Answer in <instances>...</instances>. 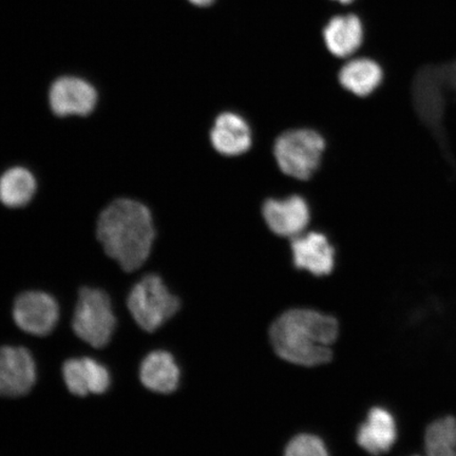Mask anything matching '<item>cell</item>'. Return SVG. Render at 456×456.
Returning <instances> with one entry per match:
<instances>
[{"label": "cell", "instance_id": "e0dca14e", "mask_svg": "<svg viewBox=\"0 0 456 456\" xmlns=\"http://www.w3.org/2000/svg\"><path fill=\"white\" fill-rule=\"evenodd\" d=\"M36 176L24 167H12L0 176V202L10 208L26 207L36 195Z\"/></svg>", "mask_w": 456, "mask_h": 456}, {"label": "cell", "instance_id": "44dd1931", "mask_svg": "<svg viewBox=\"0 0 456 456\" xmlns=\"http://www.w3.org/2000/svg\"><path fill=\"white\" fill-rule=\"evenodd\" d=\"M335 2L340 3L342 4H349L354 2V0H335Z\"/></svg>", "mask_w": 456, "mask_h": 456}, {"label": "cell", "instance_id": "7a4b0ae2", "mask_svg": "<svg viewBox=\"0 0 456 456\" xmlns=\"http://www.w3.org/2000/svg\"><path fill=\"white\" fill-rule=\"evenodd\" d=\"M338 332L334 317L315 310L293 309L273 322L270 338L273 350L285 362L317 367L332 359Z\"/></svg>", "mask_w": 456, "mask_h": 456}, {"label": "cell", "instance_id": "9c48e42d", "mask_svg": "<svg viewBox=\"0 0 456 456\" xmlns=\"http://www.w3.org/2000/svg\"><path fill=\"white\" fill-rule=\"evenodd\" d=\"M262 215L273 233L292 239L304 233L311 220L309 204L297 195L267 200L262 208Z\"/></svg>", "mask_w": 456, "mask_h": 456}, {"label": "cell", "instance_id": "ffe728a7", "mask_svg": "<svg viewBox=\"0 0 456 456\" xmlns=\"http://www.w3.org/2000/svg\"><path fill=\"white\" fill-rule=\"evenodd\" d=\"M191 4L196 5V7L205 8L209 7L210 4H213L216 0H188Z\"/></svg>", "mask_w": 456, "mask_h": 456}, {"label": "cell", "instance_id": "d6986e66", "mask_svg": "<svg viewBox=\"0 0 456 456\" xmlns=\"http://www.w3.org/2000/svg\"><path fill=\"white\" fill-rule=\"evenodd\" d=\"M283 456H330V452L321 437L301 433L289 442Z\"/></svg>", "mask_w": 456, "mask_h": 456}, {"label": "cell", "instance_id": "6da1fadb", "mask_svg": "<svg viewBox=\"0 0 456 456\" xmlns=\"http://www.w3.org/2000/svg\"><path fill=\"white\" fill-rule=\"evenodd\" d=\"M96 237L124 271L139 270L150 258L156 239L150 208L133 199L116 200L101 213Z\"/></svg>", "mask_w": 456, "mask_h": 456}, {"label": "cell", "instance_id": "8992f818", "mask_svg": "<svg viewBox=\"0 0 456 456\" xmlns=\"http://www.w3.org/2000/svg\"><path fill=\"white\" fill-rule=\"evenodd\" d=\"M60 318V307L53 296L31 290L17 296L13 305L16 326L34 336L49 335Z\"/></svg>", "mask_w": 456, "mask_h": 456}, {"label": "cell", "instance_id": "9a60e30c", "mask_svg": "<svg viewBox=\"0 0 456 456\" xmlns=\"http://www.w3.org/2000/svg\"><path fill=\"white\" fill-rule=\"evenodd\" d=\"M363 25L355 14L333 17L323 28V41L328 50L339 59H346L362 47Z\"/></svg>", "mask_w": 456, "mask_h": 456}, {"label": "cell", "instance_id": "ba28073f", "mask_svg": "<svg viewBox=\"0 0 456 456\" xmlns=\"http://www.w3.org/2000/svg\"><path fill=\"white\" fill-rule=\"evenodd\" d=\"M36 381L37 366L30 352L22 346H0V396H24Z\"/></svg>", "mask_w": 456, "mask_h": 456}, {"label": "cell", "instance_id": "7402d4cb", "mask_svg": "<svg viewBox=\"0 0 456 456\" xmlns=\"http://www.w3.org/2000/svg\"><path fill=\"white\" fill-rule=\"evenodd\" d=\"M413 456H419V455H413Z\"/></svg>", "mask_w": 456, "mask_h": 456}, {"label": "cell", "instance_id": "277c9868", "mask_svg": "<svg viewBox=\"0 0 456 456\" xmlns=\"http://www.w3.org/2000/svg\"><path fill=\"white\" fill-rule=\"evenodd\" d=\"M326 141L312 129H293L279 135L273 156L279 168L294 179L307 180L322 163Z\"/></svg>", "mask_w": 456, "mask_h": 456}, {"label": "cell", "instance_id": "3957f363", "mask_svg": "<svg viewBox=\"0 0 456 456\" xmlns=\"http://www.w3.org/2000/svg\"><path fill=\"white\" fill-rule=\"evenodd\" d=\"M127 305L139 327L152 333L178 313L181 304L161 277L150 273L131 289Z\"/></svg>", "mask_w": 456, "mask_h": 456}, {"label": "cell", "instance_id": "2e32d148", "mask_svg": "<svg viewBox=\"0 0 456 456\" xmlns=\"http://www.w3.org/2000/svg\"><path fill=\"white\" fill-rule=\"evenodd\" d=\"M381 67L370 59H355L347 61L339 72V82L346 90L357 96L373 94L383 82Z\"/></svg>", "mask_w": 456, "mask_h": 456}, {"label": "cell", "instance_id": "4fadbf2b", "mask_svg": "<svg viewBox=\"0 0 456 456\" xmlns=\"http://www.w3.org/2000/svg\"><path fill=\"white\" fill-rule=\"evenodd\" d=\"M210 141L216 151L225 157H237L247 152L253 144L249 125L235 112H224L216 118Z\"/></svg>", "mask_w": 456, "mask_h": 456}, {"label": "cell", "instance_id": "7c38bea8", "mask_svg": "<svg viewBox=\"0 0 456 456\" xmlns=\"http://www.w3.org/2000/svg\"><path fill=\"white\" fill-rule=\"evenodd\" d=\"M356 440L370 454L379 456L389 452L397 440L395 416L383 407L370 409L366 420L359 427Z\"/></svg>", "mask_w": 456, "mask_h": 456}, {"label": "cell", "instance_id": "30bf717a", "mask_svg": "<svg viewBox=\"0 0 456 456\" xmlns=\"http://www.w3.org/2000/svg\"><path fill=\"white\" fill-rule=\"evenodd\" d=\"M293 262L298 270L314 276L330 275L335 266V249L327 236L322 232L301 233L292 239Z\"/></svg>", "mask_w": 456, "mask_h": 456}, {"label": "cell", "instance_id": "5b68a950", "mask_svg": "<svg viewBox=\"0 0 456 456\" xmlns=\"http://www.w3.org/2000/svg\"><path fill=\"white\" fill-rule=\"evenodd\" d=\"M117 327L110 296L98 289L79 290L72 321V329L78 338L96 349L110 344Z\"/></svg>", "mask_w": 456, "mask_h": 456}, {"label": "cell", "instance_id": "52a82bcc", "mask_svg": "<svg viewBox=\"0 0 456 456\" xmlns=\"http://www.w3.org/2000/svg\"><path fill=\"white\" fill-rule=\"evenodd\" d=\"M99 95L94 86L78 77H61L51 85L49 105L55 116L86 117L94 110Z\"/></svg>", "mask_w": 456, "mask_h": 456}, {"label": "cell", "instance_id": "ac0fdd59", "mask_svg": "<svg viewBox=\"0 0 456 456\" xmlns=\"http://www.w3.org/2000/svg\"><path fill=\"white\" fill-rule=\"evenodd\" d=\"M427 456H456V419L447 416L433 421L425 435Z\"/></svg>", "mask_w": 456, "mask_h": 456}, {"label": "cell", "instance_id": "5bb4252c", "mask_svg": "<svg viewBox=\"0 0 456 456\" xmlns=\"http://www.w3.org/2000/svg\"><path fill=\"white\" fill-rule=\"evenodd\" d=\"M180 378L178 363L169 352L153 351L141 363V383L159 395H169L178 389Z\"/></svg>", "mask_w": 456, "mask_h": 456}, {"label": "cell", "instance_id": "8fae6325", "mask_svg": "<svg viewBox=\"0 0 456 456\" xmlns=\"http://www.w3.org/2000/svg\"><path fill=\"white\" fill-rule=\"evenodd\" d=\"M62 378L72 395L87 396L102 395L110 389L111 379L110 370L95 359L72 358L62 366Z\"/></svg>", "mask_w": 456, "mask_h": 456}]
</instances>
